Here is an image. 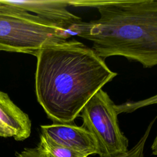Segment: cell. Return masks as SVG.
<instances>
[{"instance_id":"cell-10","label":"cell","mask_w":157,"mask_h":157,"mask_svg":"<svg viewBox=\"0 0 157 157\" xmlns=\"http://www.w3.org/2000/svg\"><path fill=\"white\" fill-rule=\"evenodd\" d=\"M157 116L153 118V120L150 123L148 127L147 128L145 133L138 141V142L130 150H128L126 152L110 156V157H144V147L146 143V141L150 135V131L151 129L152 126L156 120Z\"/></svg>"},{"instance_id":"cell-9","label":"cell","mask_w":157,"mask_h":157,"mask_svg":"<svg viewBox=\"0 0 157 157\" xmlns=\"http://www.w3.org/2000/svg\"><path fill=\"white\" fill-rule=\"evenodd\" d=\"M153 104H157V94L137 101L129 100L121 104H115V107L117 113L118 115L122 113H132L139 109Z\"/></svg>"},{"instance_id":"cell-11","label":"cell","mask_w":157,"mask_h":157,"mask_svg":"<svg viewBox=\"0 0 157 157\" xmlns=\"http://www.w3.org/2000/svg\"><path fill=\"white\" fill-rule=\"evenodd\" d=\"M17 157H44L37 148H26L20 153H16Z\"/></svg>"},{"instance_id":"cell-12","label":"cell","mask_w":157,"mask_h":157,"mask_svg":"<svg viewBox=\"0 0 157 157\" xmlns=\"http://www.w3.org/2000/svg\"><path fill=\"white\" fill-rule=\"evenodd\" d=\"M151 150L152 154L153 155L157 156V132H156V137H155V138L153 142V144L151 145Z\"/></svg>"},{"instance_id":"cell-5","label":"cell","mask_w":157,"mask_h":157,"mask_svg":"<svg viewBox=\"0 0 157 157\" xmlns=\"http://www.w3.org/2000/svg\"><path fill=\"white\" fill-rule=\"evenodd\" d=\"M69 7L71 0H0L1 11L26 12L72 34L74 28L83 21L69 11Z\"/></svg>"},{"instance_id":"cell-4","label":"cell","mask_w":157,"mask_h":157,"mask_svg":"<svg viewBox=\"0 0 157 157\" xmlns=\"http://www.w3.org/2000/svg\"><path fill=\"white\" fill-rule=\"evenodd\" d=\"M115 104L109 94L99 90L86 103L80 116L82 126L96 139L100 157H110L126 152L128 139L121 131Z\"/></svg>"},{"instance_id":"cell-2","label":"cell","mask_w":157,"mask_h":157,"mask_svg":"<svg viewBox=\"0 0 157 157\" xmlns=\"http://www.w3.org/2000/svg\"><path fill=\"white\" fill-rule=\"evenodd\" d=\"M71 6L99 12L72 34L91 41L101 58L121 56L145 68L157 65V0H71Z\"/></svg>"},{"instance_id":"cell-7","label":"cell","mask_w":157,"mask_h":157,"mask_svg":"<svg viewBox=\"0 0 157 157\" xmlns=\"http://www.w3.org/2000/svg\"><path fill=\"white\" fill-rule=\"evenodd\" d=\"M31 132V121L29 116L7 93L0 91V137L23 141L30 136Z\"/></svg>"},{"instance_id":"cell-6","label":"cell","mask_w":157,"mask_h":157,"mask_svg":"<svg viewBox=\"0 0 157 157\" xmlns=\"http://www.w3.org/2000/svg\"><path fill=\"white\" fill-rule=\"evenodd\" d=\"M41 134L55 142L88 156L99 155L98 142L94 136L84 127L74 123H53L42 125Z\"/></svg>"},{"instance_id":"cell-1","label":"cell","mask_w":157,"mask_h":157,"mask_svg":"<svg viewBox=\"0 0 157 157\" xmlns=\"http://www.w3.org/2000/svg\"><path fill=\"white\" fill-rule=\"evenodd\" d=\"M36 56L37 99L53 123H74L90 99L117 75L75 39L44 48Z\"/></svg>"},{"instance_id":"cell-3","label":"cell","mask_w":157,"mask_h":157,"mask_svg":"<svg viewBox=\"0 0 157 157\" xmlns=\"http://www.w3.org/2000/svg\"><path fill=\"white\" fill-rule=\"evenodd\" d=\"M26 13L0 10V50L34 55L44 48L63 42L72 36Z\"/></svg>"},{"instance_id":"cell-8","label":"cell","mask_w":157,"mask_h":157,"mask_svg":"<svg viewBox=\"0 0 157 157\" xmlns=\"http://www.w3.org/2000/svg\"><path fill=\"white\" fill-rule=\"evenodd\" d=\"M37 149L44 157H88L71 148L56 144L41 134Z\"/></svg>"}]
</instances>
